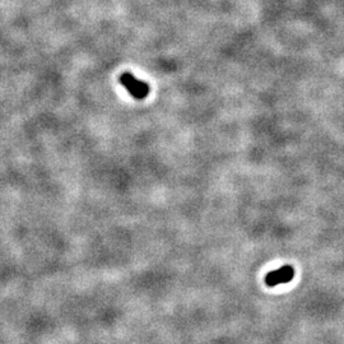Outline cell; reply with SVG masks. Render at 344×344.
I'll return each instance as SVG.
<instances>
[{
  "mask_svg": "<svg viewBox=\"0 0 344 344\" xmlns=\"http://www.w3.org/2000/svg\"><path fill=\"white\" fill-rule=\"evenodd\" d=\"M120 84L128 90L133 98L135 100H144L149 95V86L146 82L135 78L133 74L124 73L120 77Z\"/></svg>",
  "mask_w": 344,
  "mask_h": 344,
  "instance_id": "6da1fadb",
  "label": "cell"
},
{
  "mask_svg": "<svg viewBox=\"0 0 344 344\" xmlns=\"http://www.w3.org/2000/svg\"><path fill=\"white\" fill-rule=\"evenodd\" d=\"M294 270L292 266L284 265L280 269L268 273L265 277V283L269 287H274V285L280 284V283H288L293 279Z\"/></svg>",
  "mask_w": 344,
  "mask_h": 344,
  "instance_id": "7a4b0ae2",
  "label": "cell"
}]
</instances>
